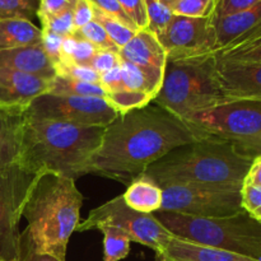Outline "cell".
I'll return each mask as SVG.
<instances>
[{"mask_svg": "<svg viewBox=\"0 0 261 261\" xmlns=\"http://www.w3.org/2000/svg\"><path fill=\"white\" fill-rule=\"evenodd\" d=\"M244 184L261 188V157L256 158V160L254 161L249 173H247L246 178H245Z\"/></svg>", "mask_w": 261, "mask_h": 261, "instance_id": "f6af8a7d", "label": "cell"}, {"mask_svg": "<svg viewBox=\"0 0 261 261\" xmlns=\"http://www.w3.org/2000/svg\"><path fill=\"white\" fill-rule=\"evenodd\" d=\"M101 224H110L124 231L130 240L154 250L160 256L172 234L154 218L153 214L134 211L124 201L122 195L102 204L89 213L88 218L79 223L76 231L97 229Z\"/></svg>", "mask_w": 261, "mask_h": 261, "instance_id": "9c48e42d", "label": "cell"}, {"mask_svg": "<svg viewBox=\"0 0 261 261\" xmlns=\"http://www.w3.org/2000/svg\"><path fill=\"white\" fill-rule=\"evenodd\" d=\"M120 69H121L122 87H124V89L147 92V93L152 94L153 97L157 96L158 92L155 91L154 87L152 86L150 81L148 79L147 74H145L139 66L134 65V64L129 63V61L121 60V63H120Z\"/></svg>", "mask_w": 261, "mask_h": 261, "instance_id": "484cf974", "label": "cell"}, {"mask_svg": "<svg viewBox=\"0 0 261 261\" xmlns=\"http://www.w3.org/2000/svg\"><path fill=\"white\" fill-rule=\"evenodd\" d=\"M64 37H60L58 35H54L50 32H43L42 31V46L45 53L47 54L48 59L53 61V64L56 66L61 61V45H63Z\"/></svg>", "mask_w": 261, "mask_h": 261, "instance_id": "ab89813d", "label": "cell"}, {"mask_svg": "<svg viewBox=\"0 0 261 261\" xmlns=\"http://www.w3.org/2000/svg\"><path fill=\"white\" fill-rule=\"evenodd\" d=\"M212 24L216 33V54L249 42L261 36V2L226 17L212 18Z\"/></svg>", "mask_w": 261, "mask_h": 261, "instance_id": "5bb4252c", "label": "cell"}, {"mask_svg": "<svg viewBox=\"0 0 261 261\" xmlns=\"http://www.w3.org/2000/svg\"><path fill=\"white\" fill-rule=\"evenodd\" d=\"M244 184H186L162 189L160 211L200 218H222L245 211L241 190Z\"/></svg>", "mask_w": 261, "mask_h": 261, "instance_id": "ba28073f", "label": "cell"}, {"mask_svg": "<svg viewBox=\"0 0 261 261\" xmlns=\"http://www.w3.org/2000/svg\"><path fill=\"white\" fill-rule=\"evenodd\" d=\"M56 75L64 78L74 79V81L86 82V83L101 84V74L88 65H78V64H60L56 66Z\"/></svg>", "mask_w": 261, "mask_h": 261, "instance_id": "1f68e13d", "label": "cell"}, {"mask_svg": "<svg viewBox=\"0 0 261 261\" xmlns=\"http://www.w3.org/2000/svg\"><path fill=\"white\" fill-rule=\"evenodd\" d=\"M106 127L25 119L17 165L35 173L75 180L102 142Z\"/></svg>", "mask_w": 261, "mask_h": 261, "instance_id": "3957f363", "label": "cell"}, {"mask_svg": "<svg viewBox=\"0 0 261 261\" xmlns=\"http://www.w3.org/2000/svg\"><path fill=\"white\" fill-rule=\"evenodd\" d=\"M254 158L233 144L208 138L175 148L143 175L160 188L186 184H244Z\"/></svg>", "mask_w": 261, "mask_h": 261, "instance_id": "277c9868", "label": "cell"}, {"mask_svg": "<svg viewBox=\"0 0 261 261\" xmlns=\"http://www.w3.org/2000/svg\"><path fill=\"white\" fill-rule=\"evenodd\" d=\"M17 261H19V260H17Z\"/></svg>", "mask_w": 261, "mask_h": 261, "instance_id": "f907efd6", "label": "cell"}, {"mask_svg": "<svg viewBox=\"0 0 261 261\" xmlns=\"http://www.w3.org/2000/svg\"><path fill=\"white\" fill-rule=\"evenodd\" d=\"M37 176L19 165L0 171V256L5 261L19 256V222Z\"/></svg>", "mask_w": 261, "mask_h": 261, "instance_id": "8fae6325", "label": "cell"}, {"mask_svg": "<svg viewBox=\"0 0 261 261\" xmlns=\"http://www.w3.org/2000/svg\"><path fill=\"white\" fill-rule=\"evenodd\" d=\"M205 138L233 144L249 157H261V99H227L182 120Z\"/></svg>", "mask_w": 261, "mask_h": 261, "instance_id": "52a82bcc", "label": "cell"}, {"mask_svg": "<svg viewBox=\"0 0 261 261\" xmlns=\"http://www.w3.org/2000/svg\"><path fill=\"white\" fill-rule=\"evenodd\" d=\"M138 30H147L148 15L144 0H117Z\"/></svg>", "mask_w": 261, "mask_h": 261, "instance_id": "836d02e7", "label": "cell"}, {"mask_svg": "<svg viewBox=\"0 0 261 261\" xmlns=\"http://www.w3.org/2000/svg\"><path fill=\"white\" fill-rule=\"evenodd\" d=\"M217 74L228 99H261V63L219 60L216 58Z\"/></svg>", "mask_w": 261, "mask_h": 261, "instance_id": "9a60e30c", "label": "cell"}, {"mask_svg": "<svg viewBox=\"0 0 261 261\" xmlns=\"http://www.w3.org/2000/svg\"><path fill=\"white\" fill-rule=\"evenodd\" d=\"M76 2L78 0H41L37 13L38 20L40 23H42L48 18L55 17L66 10L74 9Z\"/></svg>", "mask_w": 261, "mask_h": 261, "instance_id": "e575fe53", "label": "cell"}, {"mask_svg": "<svg viewBox=\"0 0 261 261\" xmlns=\"http://www.w3.org/2000/svg\"><path fill=\"white\" fill-rule=\"evenodd\" d=\"M152 214L176 239L261 261V221L249 212L222 218H200L163 211Z\"/></svg>", "mask_w": 261, "mask_h": 261, "instance_id": "5b68a950", "label": "cell"}, {"mask_svg": "<svg viewBox=\"0 0 261 261\" xmlns=\"http://www.w3.org/2000/svg\"><path fill=\"white\" fill-rule=\"evenodd\" d=\"M74 9L66 10L60 14L51 17L41 23V30L43 32H50L54 35H58L60 37H68L75 32L74 27Z\"/></svg>", "mask_w": 261, "mask_h": 261, "instance_id": "d6a6232c", "label": "cell"}, {"mask_svg": "<svg viewBox=\"0 0 261 261\" xmlns=\"http://www.w3.org/2000/svg\"><path fill=\"white\" fill-rule=\"evenodd\" d=\"M19 261H60L56 257L51 256V255H41L31 250L30 247L24 246V245H19Z\"/></svg>", "mask_w": 261, "mask_h": 261, "instance_id": "ee69618b", "label": "cell"}, {"mask_svg": "<svg viewBox=\"0 0 261 261\" xmlns=\"http://www.w3.org/2000/svg\"><path fill=\"white\" fill-rule=\"evenodd\" d=\"M25 119L60 121L84 126H109L117 116L106 98L59 96L45 93L33 99L25 109Z\"/></svg>", "mask_w": 261, "mask_h": 261, "instance_id": "30bf717a", "label": "cell"}, {"mask_svg": "<svg viewBox=\"0 0 261 261\" xmlns=\"http://www.w3.org/2000/svg\"><path fill=\"white\" fill-rule=\"evenodd\" d=\"M101 86L103 87L107 92L124 89V87H122L121 69H120V65L115 66L111 70L101 74Z\"/></svg>", "mask_w": 261, "mask_h": 261, "instance_id": "7bdbcfd3", "label": "cell"}, {"mask_svg": "<svg viewBox=\"0 0 261 261\" xmlns=\"http://www.w3.org/2000/svg\"><path fill=\"white\" fill-rule=\"evenodd\" d=\"M50 81L22 71L0 68V107L27 109L41 94L47 93Z\"/></svg>", "mask_w": 261, "mask_h": 261, "instance_id": "2e32d148", "label": "cell"}, {"mask_svg": "<svg viewBox=\"0 0 261 261\" xmlns=\"http://www.w3.org/2000/svg\"><path fill=\"white\" fill-rule=\"evenodd\" d=\"M40 2L41 0H0V19L22 18L33 22V19H38Z\"/></svg>", "mask_w": 261, "mask_h": 261, "instance_id": "4316f807", "label": "cell"}, {"mask_svg": "<svg viewBox=\"0 0 261 261\" xmlns=\"http://www.w3.org/2000/svg\"><path fill=\"white\" fill-rule=\"evenodd\" d=\"M261 0H216L213 15L211 18H222L241 10L249 9Z\"/></svg>", "mask_w": 261, "mask_h": 261, "instance_id": "8d00e7d4", "label": "cell"}, {"mask_svg": "<svg viewBox=\"0 0 261 261\" xmlns=\"http://www.w3.org/2000/svg\"><path fill=\"white\" fill-rule=\"evenodd\" d=\"M161 3H162L163 5H165V7H167V8H170L171 10H172V8L175 7L176 4H177L178 2H180V0H160Z\"/></svg>", "mask_w": 261, "mask_h": 261, "instance_id": "bcb514c9", "label": "cell"}, {"mask_svg": "<svg viewBox=\"0 0 261 261\" xmlns=\"http://www.w3.org/2000/svg\"><path fill=\"white\" fill-rule=\"evenodd\" d=\"M153 98L154 97L147 92L129 91V89L107 92L106 96V101L119 115L126 114L133 110L143 109L148 106L153 101Z\"/></svg>", "mask_w": 261, "mask_h": 261, "instance_id": "cb8c5ba5", "label": "cell"}, {"mask_svg": "<svg viewBox=\"0 0 261 261\" xmlns=\"http://www.w3.org/2000/svg\"><path fill=\"white\" fill-rule=\"evenodd\" d=\"M74 27L75 31L93 20V7L88 0H78L74 8Z\"/></svg>", "mask_w": 261, "mask_h": 261, "instance_id": "b9f144b4", "label": "cell"}, {"mask_svg": "<svg viewBox=\"0 0 261 261\" xmlns=\"http://www.w3.org/2000/svg\"><path fill=\"white\" fill-rule=\"evenodd\" d=\"M119 55L121 60L139 66L147 74L155 91L160 92L167 64V53L154 33L139 30L124 47L120 48Z\"/></svg>", "mask_w": 261, "mask_h": 261, "instance_id": "4fadbf2b", "label": "cell"}, {"mask_svg": "<svg viewBox=\"0 0 261 261\" xmlns=\"http://www.w3.org/2000/svg\"><path fill=\"white\" fill-rule=\"evenodd\" d=\"M160 257L162 261H257L226 250L184 241L173 236L167 242Z\"/></svg>", "mask_w": 261, "mask_h": 261, "instance_id": "d6986e66", "label": "cell"}, {"mask_svg": "<svg viewBox=\"0 0 261 261\" xmlns=\"http://www.w3.org/2000/svg\"><path fill=\"white\" fill-rule=\"evenodd\" d=\"M93 7V5H92ZM93 20H96L97 23L103 27V30L106 31V33L109 35V37L111 38L112 42L117 46L119 48H122L133 37L135 36V33L138 31L132 30V28L126 27L125 24H122L120 20H117L116 18L111 17V15L106 14V13L101 12L99 9L93 7Z\"/></svg>", "mask_w": 261, "mask_h": 261, "instance_id": "d4e9b609", "label": "cell"}, {"mask_svg": "<svg viewBox=\"0 0 261 261\" xmlns=\"http://www.w3.org/2000/svg\"><path fill=\"white\" fill-rule=\"evenodd\" d=\"M204 139L208 138L191 125L149 103L119 115L106 126L101 144L83 173H94L130 185L175 148Z\"/></svg>", "mask_w": 261, "mask_h": 261, "instance_id": "6da1fadb", "label": "cell"}, {"mask_svg": "<svg viewBox=\"0 0 261 261\" xmlns=\"http://www.w3.org/2000/svg\"><path fill=\"white\" fill-rule=\"evenodd\" d=\"M214 56L217 59H219V60L254 61V63H261V36L249 41V42L236 46L233 48H229V50L216 54Z\"/></svg>", "mask_w": 261, "mask_h": 261, "instance_id": "f1b7e54d", "label": "cell"}, {"mask_svg": "<svg viewBox=\"0 0 261 261\" xmlns=\"http://www.w3.org/2000/svg\"><path fill=\"white\" fill-rule=\"evenodd\" d=\"M88 2L91 3L94 8L101 10V12L116 18L117 20H120V22H121L122 24L126 25V27L132 28V30L134 31H139L137 25L134 24V22L127 17L126 13L124 12V9H122L121 5L119 4L117 0H88Z\"/></svg>", "mask_w": 261, "mask_h": 261, "instance_id": "d590c367", "label": "cell"}, {"mask_svg": "<svg viewBox=\"0 0 261 261\" xmlns=\"http://www.w3.org/2000/svg\"><path fill=\"white\" fill-rule=\"evenodd\" d=\"M0 68L22 71L51 81L56 76V68L43 50L42 42L37 45L0 50Z\"/></svg>", "mask_w": 261, "mask_h": 261, "instance_id": "e0dca14e", "label": "cell"}, {"mask_svg": "<svg viewBox=\"0 0 261 261\" xmlns=\"http://www.w3.org/2000/svg\"><path fill=\"white\" fill-rule=\"evenodd\" d=\"M216 8V0H180L172 8L173 14L193 18H211Z\"/></svg>", "mask_w": 261, "mask_h": 261, "instance_id": "4dcf8cb0", "label": "cell"}, {"mask_svg": "<svg viewBox=\"0 0 261 261\" xmlns=\"http://www.w3.org/2000/svg\"><path fill=\"white\" fill-rule=\"evenodd\" d=\"M0 261H5V260H4V259H3V257H2V256H0Z\"/></svg>", "mask_w": 261, "mask_h": 261, "instance_id": "c3c4849f", "label": "cell"}, {"mask_svg": "<svg viewBox=\"0 0 261 261\" xmlns=\"http://www.w3.org/2000/svg\"><path fill=\"white\" fill-rule=\"evenodd\" d=\"M47 93L59 96H78V97H99L106 98L107 91L101 84L86 83L56 75L48 84Z\"/></svg>", "mask_w": 261, "mask_h": 261, "instance_id": "7402d4cb", "label": "cell"}, {"mask_svg": "<svg viewBox=\"0 0 261 261\" xmlns=\"http://www.w3.org/2000/svg\"><path fill=\"white\" fill-rule=\"evenodd\" d=\"M24 114L20 107H0V171L18 163Z\"/></svg>", "mask_w": 261, "mask_h": 261, "instance_id": "ac0fdd59", "label": "cell"}, {"mask_svg": "<svg viewBox=\"0 0 261 261\" xmlns=\"http://www.w3.org/2000/svg\"><path fill=\"white\" fill-rule=\"evenodd\" d=\"M217 74L216 56L167 60L160 92L153 103L178 119L227 101Z\"/></svg>", "mask_w": 261, "mask_h": 261, "instance_id": "8992f818", "label": "cell"}, {"mask_svg": "<svg viewBox=\"0 0 261 261\" xmlns=\"http://www.w3.org/2000/svg\"><path fill=\"white\" fill-rule=\"evenodd\" d=\"M42 42V30L22 18L0 19V50L37 45Z\"/></svg>", "mask_w": 261, "mask_h": 261, "instance_id": "ffe728a7", "label": "cell"}, {"mask_svg": "<svg viewBox=\"0 0 261 261\" xmlns=\"http://www.w3.org/2000/svg\"><path fill=\"white\" fill-rule=\"evenodd\" d=\"M144 3L148 15L147 30L157 36L170 22L173 12L170 8L165 7L160 0H144Z\"/></svg>", "mask_w": 261, "mask_h": 261, "instance_id": "f546056e", "label": "cell"}, {"mask_svg": "<svg viewBox=\"0 0 261 261\" xmlns=\"http://www.w3.org/2000/svg\"><path fill=\"white\" fill-rule=\"evenodd\" d=\"M120 63H121V59H120V55L117 53H112V51L106 50H97L89 66L92 69H94L97 73L102 74L111 70L115 66H119Z\"/></svg>", "mask_w": 261, "mask_h": 261, "instance_id": "74e56055", "label": "cell"}, {"mask_svg": "<svg viewBox=\"0 0 261 261\" xmlns=\"http://www.w3.org/2000/svg\"><path fill=\"white\" fill-rule=\"evenodd\" d=\"M252 216H254L255 218H257V219H259V221H261V209H259V211H256V212H255V213L252 214Z\"/></svg>", "mask_w": 261, "mask_h": 261, "instance_id": "7dc6e473", "label": "cell"}, {"mask_svg": "<svg viewBox=\"0 0 261 261\" xmlns=\"http://www.w3.org/2000/svg\"><path fill=\"white\" fill-rule=\"evenodd\" d=\"M163 261H173V260H163Z\"/></svg>", "mask_w": 261, "mask_h": 261, "instance_id": "681fc988", "label": "cell"}, {"mask_svg": "<svg viewBox=\"0 0 261 261\" xmlns=\"http://www.w3.org/2000/svg\"><path fill=\"white\" fill-rule=\"evenodd\" d=\"M124 201L134 211L152 214L162 206V189L144 175L135 178L122 195Z\"/></svg>", "mask_w": 261, "mask_h": 261, "instance_id": "44dd1931", "label": "cell"}, {"mask_svg": "<svg viewBox=\"0 0 261 261\" xmlns=\"http://www.w3.org/2000/svg\"><path fill=\"white\" fill-rule=\"evenodd\" d=\"M242 208L249 213L254 214L261 209V188L252 185H242Z\"/></svg>", "mask_w": 261, "mask_h": 261, "instance_id": "60d3db41", "label": "cell"}, {"mask_svg": "<svg viewBox=\"0 0 261 261\" xmlns=\"http://www.w3.org/2000/svg\"><path fill=\"white\" fill-rule=\"evenodd\" d=\"M97 229L103 233V261H120L129 255L130 237L120 228L101 224Z\"/></svg>", "mask_w": 261, "mask_h": 261, "instance_id": "603a6c76", "label": "cell"}, {"mask_svg": "<svg viewBox=\"0 0 261 261\" xmlns=\"http://www.w3.org/2000/svg\"><path fill=\"white\" fill-rule=\"evenodd\" d=\"M82 204L83 195L74 178L38 175L23 209L27 227L20 233L19 245L66 261L69 239L81 223Z\"/></svg>", "mask_w": 261, "mask_h": 261, "instance_id": "7a4b0ae2", "label": "cell"}, {"mask_svg": "<svg viewBox=\"0 0 261 261\" xmlns=\"http://www.w3.org/2000/svg\"><path fill=\"white\" fill-rule=\"evenodd\" d=\"M74 36V35H73ZM76 38L75 41V47H74L73 55L69 63L70 64H78V65H88L91 64L92 59H93L94 54L97 53L98 48L94 47L91 42H88L84 38L78 37V36H74ZM66 63V64H69Z\"/></svg>", "mask_w": 261, "mask_h": 261, "instance_id": "f35d334b", "label": "cell"}, {"mask_svg": "<svg viewBox=\"0 0 261 261\" xmlns=\"http://www.w3.org/2000/svg\"><path fill=\"white\" fill-rule=\"evenodd\" d=\"M157 38L167 53V60H186L216 54L212 18L173 14Z\"/></svg>", "mask_w": 261, "mask_h": 261, "instance_id": "7c38bea8", "label": "cell"}, {"mask_svg": "<svg viewBox=\"0 0 261 261\" xmlns=\"http://www.w3.org/2000/svg\"><path fill=\"white\" fill-rule=\"evenodd\" d=\"M74 36H78V37L84 38L88 42H91L98 50H106V51H112V53H120V48L112 42L111 38L109 37V35L106 33V31L103 30L99 23H97L96 20H91L88 24H86L84 27L79 28L75 32L73 33Z\"/></svg>", "mask_w": 261, "mask_h": 261, "instance_id": "83f0119b", "label": "cell"}]
</instances>
